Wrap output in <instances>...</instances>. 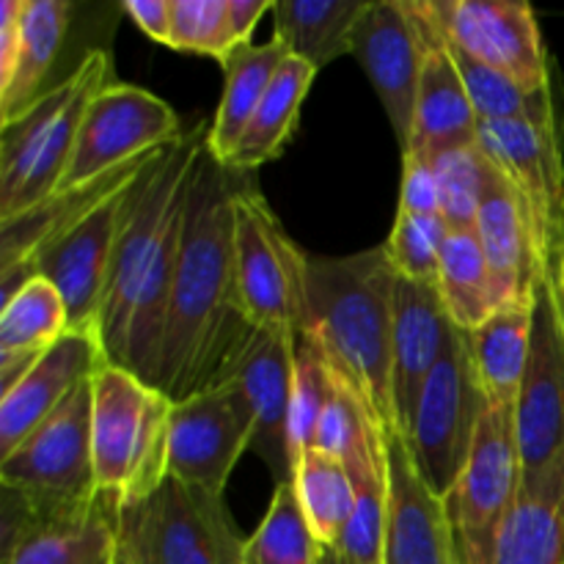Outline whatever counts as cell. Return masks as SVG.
I'll use <instances>...</instances> for the list:
<instances>
[{
  "label": "cell",
  "instance_id": "1",
  "mask_svg": "<svg viewBox=\"0 0 564 564\" xmlns=\"http://www.w3.org/2000/svg\"><path fill=\"white\" fill-rule=\"evenodd\" d=\"M251 174L224 165L209 147L198 160L158 375L171 402L224 386L257 334L235 279V196Z\"/></svg>",
  "mask_w": 564,
  "mask_h": 564
},
{
  "label": "cell",
  "instance_id": "2",
  "mask_svg": "<svg viewBox=\"0 0 564 564\" xmlns=\"http://www.w3.org/2000/svg\"><path fill=\"white\" fill-rule=\"evenodd\" d=\"M207 147L209 124H198L154 163L116 246L94 325L108 367L127 369L154 389L187 196Z\"/></svg>",
  "mask_w": 564,
  "mask_h": 564
},
{
  "label": "cell",
  "instance_id": "3",
  "mask_svg": "<svg viewBox=\"0 0 564 564\" xmlns=\"http://www.w3.org/2000/svg\"><path fill=\"white\" fill-rule=\"evenodd\" d=\"M394 284L386 246L350 257H308L306 325L325 364L386 441L400 435L394 408Z\"/></svg>",
  "mask_w": 564,
  "mask_h": 564
},
{
  "label": "cell",
  "instance_id": "4",
  "mask_svg": "<svg viewBox=\"0 0 564 564\" xmlns=\"http://www.w3.org/2000/svg\"><path fill=\"white\" fill-rule=\"evenodd\" d=\"M108 53L91 50L31 110L0 124V224L58 191L88 105L108 86Z\"/></svg>",
  "mask_w": 564,
  "mask_h": 564
},
{
  "label": "cell",
  "instance_id": "5",
  "mask_svg": "<svg viewBox=\"0 0 564 564\" xmlns=\"http://www.w3.org/2000/svg\"><path fill=\"white\" fill-rule=\"evenodd\" d=\"M174 402L147 380L119 367L94 375L91 455L97 490L121 505L152 496L169 479V435Z\"/></svg>",
  "mask_w": 564,
  "mask_h": 564
},
{
  "label": "cell",
  "instance_id": "6",
  "mask_svg": "<svg viewBox=\"0 0 564 564\" xmlns=\"http://www.w3.org/2000/svg\"><path fill=\"white\" fill-rule=\"evenodd\" d=\"M154 163L143 174H138L130 185L105 198L80 224L64 231L44 251H39L31 262L20 264V268L0 270V306L39 275V279H47L61 292L66 312H69L72 330H94L116 246H119L127 218H130Z\"/></svg>",
  "mask_w": 564,
  "mask_h": 564
},
{
  "label": "cell",
  "instance_id": "7",
  "mask_svg": "<svg viewBox=\"0 0 564 564\" xmlns=\"http://www.w3.org/2000/svg\"><path fill=\"white\" fill-rule=\"evenodd\" d=\"M306 270L308 257L248 176L235 196V279L248 323L257 330L303 334Z\"/></svg>",
  "mask_w": 564,
  "mask_h": 564
},
{
  "label": "cell",
  "instance_id": "8",
  "mask_svg": "<svg viewBox=\"0 0 564 564\" xmlns=\"http://www.w3.org/2000/svg\"><path fill=\"white\" fill-rule=\"evenodd\" d=\"M521 474L516 408L488 405L479 419L466 468L455 488L444 496L457 562L494 564L501 529L516 505Z\"/></svg>",
  "mask_w": 564,
  "mask_h": 564
},
{
  "label": "cell",
  "instance_id": "9",
  "mask_svg": "<svg viewBox=\"0 0 564 564\" xmlns=\"http://www.w3.org/2000/svg\"><path fill=\"white\" fill-rule=\"evenodd\" d=\"M488 405L474 367L468 330L452 328L449 345L424 386L411 430L402 435L419 474L438 499L460 479Z\"/></svg>",
  "mask_w": 564,
  "mask_h": 564
},
{
  "label": "cell",
  "instance_id": "10",
  "mask_svg": "<svg viewBox=\"0 0 564 564\" xmlns=\"http://www.w3.org/2000/svg\"><path fill=\"white\" fill-rule=\"evenodd\" d=\"M91 400L94 378H88L11 455L0 457V488L25 496L39 516L86 505L97 494Z\"/></svg>",
  "mask_w": 564,
  "mask_h": 564
},
{
  "label": "cell",
  "instance_id": "11",
  "mask_svg": "<svg viewBox=\"0 0 564 564\" xmlns=\"http://www.w3.org/2000/svg\"><path fill=\"white\" fill-rule=\"evenodd\" d=\"M477 147L516 193L543 264L564 246L562 132L529 121H479Z\"/></svg>",
  "mask_w": 564,
  "mask_h": 564
},
{
  "label": "cell",
  "instance_id": "12",
  "mask_svg": "<svg viewBox=\"0 0 564 564\" xmlns=\"http://www.w3.org/2000/svg\"><path fill=\"white\" fill-rule=\"evenodd\" d=\"M180 138V119L169 102L147 88L108 83L88 105L69 169L55 193L77 191Z\"/></svg>",
  "mask_w": 564,
  "mask_h": 564
},
{
  "label": "cell",
  "instance_id": "13",
  "mask_svg": "<svg viewBox=\"0 0 564 564\" xmlns=\"http://www.w3.org/2000/svg\"><path fill=\"white\" fill-rule=\"evenodd\" d=\"M435 31L529 91L551 88L549 53L538 17L516 0H419Z\"/></svg>",
  "mask_w": 564,
  "mask_h": 564
},
{
  "label": "cell",
  "instance_id": "14",
  "mask_svg": "<svg viewBox=\"0 0 564 564\" xmlns=\"http://www.w3.org/2000/svg\"><path fill=\"white\" fill-rule=\"evenodd\" d=\"M253 416L240 386L224 383L174 402L169 435V477L191 490L224 499L237 460L251 449Z\"/></svg>",
  "mask_w": 564,
  "mask_h": 564
},
{
  "label": "cell",
  "instance_id": "15",
  "mask_svg": "<svg viewBox=\"0 0 564 564\" xmlns=\"http://www.w3.org/2000/svg\"><path fill=\"white\" fill-rule=\"evenodd\" d=\"M516 433L523 471L545 466L564 449V325L554 264L534 290L532 347L516 402Z\"/></svg>",
  "mask_w": 564,
  "mask_h": 564
},
{
  "label": "cell",
  "instance_id": "16",
  "mask_svg": "<svg viewBox=\"0 0 564 564\" xmlns=\"http://www.w3.org/2000/svg\"><path fill=\"white\" fill-rule=\"evenodd\" d=\"M352 55L383 102L400 149L411 143L424 42L405 0H369L352 33Z\"/></svg>",
  "mask_w": 564,
  "mask_h": 564
},
{
  "label": "cell",
  "instance_id": "17",
  "mask_svg": "<svg viewBox=\"0 0 564 564\" xmlns=\"http://www.w3.org/2000/svg\"><path fill=\"white\" fill-rule=\"evenodd\" d=\"M226 383L240 386L251 408V452L262 457L275 485H290L295 479V460L290 452L295 336L290 330H257Z\"/></svg>",
  "mask_w": 564,
  "mask_h": 564
},
{
  "label": "cell",
  "instance_id": "18",
  "mask_svg": "<svg viewBox=\"0 0 564 564\" xmlns=\"http://www.w3.org/2000/svg\"><path fill=\"white\" fill-rule=\"evenodd\" d=\"M121 549L138 564H218L196 494L174 477L147 499L121 505Z\"/></svg>",
  "mask_w": 564,
  "mask_h": 564
},
{
  "label": "cell",
  "instance_id": "19",
  "mask_svg": "<svg viewBox=\"0 0 564 564\" xmlns=\"http://www.w3.org/2000/svg\"><path fill=\"white\" fill-rule=\"evenodd\" d=\"M424 42L422 77H419L416 116H413L411 143L402 154L435 160L452 149L474 147L479 132V116L466 91L460 72L446 50L444 39L427 20L419 0H405Z\"/></svg>",
  "mask_w": 564,
  "mask_h": 564
},
{
  "label": "cell",
  "instance_id": "20",
  "mask_svg": "<svg viewBox=\"0 0 564 564\" xmlns=\"http://www.w3.org/2000/svg\"><path fill=\"white\" fill-rule=\"evenodd\" d=\"M102 367H108V361L97 330H69L55 341L31 372L0 397V457L11 455L44 419L64 405L83 380L94 378Z\"/></svg>",
  "mask_w": 564,
  "mask_h": 564
},
{
  "label": "cell",
  "instance_id": "21",
  "mask_svg": "<svg viewBox=\"0 0 564 564\" xmlns=\"http://www.w3.org/2000/svg\"><path fill=\"white\" fill-rule=\"evenodd\" d=\"M383 564H460L444 512L430 490L405 438H389V521Z\"/></svg>",
  "mask_w": 564,
  "mask_h": 564
},
{
  "label": "cell",
  "instance_id": "22",
  "mask_svg": "<svg viewBox=\"0 0 564 564\" xmlns=\"http://www.w3.org/2000/svg\"><path fill=\"white\" fill-rule=\"evenodd\" d=\"M438 286L397 275L394 284V408L400 435L411 430L430 375L438 367L452 336Z\"/></svg>",
  "mask_w": 564,
  "mask_h": 564
},
{
  "label": "cell",
  "instance_id": "23",
  "mask_svg": "<svg viewBox=\"0 0 564 564\" xmlns=\"http://www.w3.org/2000/svg\"><path fill=\"white\" fill-rule=\"evenodd\" d=\"M121 499L97 490L86 505L39 516L0 564H119Z\"/></svg>",
  "mask_w": 564,
  "mask_h": 564
},
{
  "label": "cell",
  "instance_id": "24",
  "mask_svg": "<svg viewBox=\"0 0 564 564\" xmlns=\"http://www.w3.org/2000/svg\"><path fill=\"white\" fill-rule=\"evenodd\" d=\"M485 259H488L490 279H494L499 306L532 301L545 268L534 248L532 231H529L523 209L518 204L516 193L507 187L496 171V180L479 207L477 226H474Z\"/></svg>",
  "mask_w": 564,
  "mask_h": 564
},
{
  "label": "cell",
  "instance_id": "25",
  "mask_svg": "<svg viewBox=\"0 0 564 564\" xmlns=\"http://www.w3.org/2000/svg\"><path fill=\"white\" fill-rule=\"evenodd\" d=\"M494 564H564V449L521 474Z\"/></svg>",
  "mask_w": 564,
  "mask_h": 564
},
{
  "label": "cell",
  "instance_id": "26",
  "mask_svg": "<svg viewBox=\"0 0 564 564\" xmlns=\"http://www.w3.org/2000/svg\"><path fill=\"white\" fill-rule=\"evenodd\" d=\"M165 152H149L143 158H135L132 163L121 165V169L102 174L99 180L88 182V185L77 187V191L55 193L47 202L36 204L28 213L17 215V218L3 220L0 224V270L20 268L28 264L39 251L50 246L53 240H58L64 231H69L72 226L80 224L91 209H97L99 204L108 196H113L116 191H121L124 185H130L138 174L149 169L160 154Z\"/></svg>",
  "mask_w": 564,
  "mask_h": 564
},
{
  "label": "cell",
  "instance_id": "27",
  "mask_svg": "<svg viewBox=\"0 0 564 564\" xmlns=\"http://www.w3.org/2000/svg\"><path fill=\"white\" fill-rule=\"evenodd\" d=\"M69 17L72 6L64 0H22L14 58L0 69V124L31 110L50 91L44 80L64 47Z\"/></svg>",
  "mask_w": 564,
  "mask_h": 564
},
{
  "label": "cell",
  "instance_id": "28",
  "mask_svg": "<svg viewBox=\"0 0 564 564\" xmlns=\"http://www.w3.org/2000/svg\"><path fill=\"white\" fill-rule=\"evenodd\" d=\"M286 58H290L286 47L273 39L268 44H240L220 61L226 72V88L209 124V152L220 163L231 158L240 138L246 135L253 113Z\"/></svg>",
  "mask_w": 564,
  "mask_h": 564
},
{
  "label": "cell",
  "instance_id": "29",
  "mask_svg": "<svg viewBox=\"0 0 564 564\" xmlns=\"http://www.w3.org/2000/svg\"><path fill=\"white\" fill-rule=\"evenodd\" d=\"M369 0H279L273 3L275 42L292 58L323 69L352 53V33Z\"/></svg>",
  "mask_w": 564,
  "mask_h": 564
},
{
  "label": "cell",
  "instance_id": "30",
  "mask_svg": "<svg viewBox=\"0 0 564 564\" xmlns=\"http://www.w3.org/2000/svg\"><path fill=\"white\" fill-rule=\"evenodd\" d=\"M532 328L534 297L499 308L488 323L468 334L479 386L490 405L516 408L529 364Z\"/></svg>",
  "mask_w": 564,
  "mask_h": 564
},
{
  "label": "cell",
  "instance_id": "31",
  "mask_svg": "<svg viewBox=\"0 0 564 564\" xmlns=\"http://www.w3.org/2000/svg\"><path fill=\"white\" fill-rule=\"evenodd\" d=\"M314 75H317V69L312 64L290 55L281 64L273 83H270L268 94H264L262 105L253 113L246 135L240 138V143H237V149L224 165L240 171H257L259 165L279 158L281 149L290 143L292 132H295L303 99L308 97Z\"/></svg>",
  "mask_w": 564,
  "mask_h": 564
},
{
  "label": "cell",
  "instance_id": "32",
  "mask_svg": "<svg viewBox=\"0 0 564 564\" xmlns=\"http://www.w3.org/2000/svg\"><path fill=\"white\" fill-rule=\"evenodd\" d=\"M438 295L444 301L452 325L460 330H477L499 312L488 259L474 231H449L441 251Z\"/></svg>",
  "mask_w": 564,
  "mask_h": 564
},
{
  "label": "cell",
  "instance_id": "33",
  "mask_svg": "<svg viewBox=\"0 0 564 564\" xmlns=\"http://www.w3.org/2000/svg\"><path fill=\"white\" fill-rule=\"evenodd\" d=\"M444 44L449 50L452 61H455L457 72H460L463 83H466V91L471 97L479 121H529V124L545 127V130H560L554 91L551 88L529 91L521 83L490 69L488 64L471 58V55L463 53L460 47L449 44L446 39Z\"/></svg>",
  "mask_w": 564,
  "mask_h": 564
},
{
  "label": "cell",
  "instance_id": "34",
  "mask_svg": "<svg viewBox=\"0 0 564 564\" xmlns=\"http://www.w3.org/2000/svg\"><path fill=\"white\" fill-rule=\"evenodd\" d=\"M295 494L303 518L319 545H336L356 507L350 468L334 455L308 449L295 466Z\"/></svg>",
  "mask_w": 564,
  "mask_h": 564
},
{
  "label": "cell",
  "instance_id": "35",
  "mask_svg": "<svg viewBox=\"0 0 564 564\" xmlns=\"http://www.w3.org/2000/svg\"><path fill=\"white\" fill-rule=\"evenodd\" d=\"M356 507L334 549L352 564H383L389 521V441L378 444L367 460L350 468Z\"/></svg>",
  "mask_w": 564,
  "mask_h": 564
},
{
  "label": "cell",
  "instance_id": "36",
  "mask_svg": "<svg viewBox=\"0 0 564 564\" xmlns=\"http://www.w3.org/2000/svg\"><path fill=\"white\" fill-rule=\"evenodd\" d=\"M72 330L61 292L47 279H31L0 306V358L42 356Z\"/></svg>",
  "mask_w": 564,
  "mask_h": 564
},
{
  "label": "cell",
  "instance_id": "37",
  "mask_svg": "<svg viewBox=\"0 0 564 564\" xmlns=\"http://www.w3.org/2000/svg\"><path fill=\"white\" fill-rule=\"evenodd\" d=\"M317 551L319 543L297 505L295 485H275L268 516L242 545L246 564H317Z\"/></svg>",
  "mask_w": 564,
  "mask_h": 564
},
{
  "label": "cell",
  "instance_id": "38",
  "mask_svg": "<svg viewBox=\"0 0 564 564\" xmlns=\"http://www.w3.org/2000/svg\"><path fill=\"white\" fill-rule=\"evenodd\" d=\"M441 191V215L455 231H474L485 196L496 180V169L488 163L482 149H452L433 160Z\"/></svg>",
  "mask_w": 564,
  "mask_h": 564
},
{
  "label": "cell",
  "instance_id": "39",
  "mask_svg": "<svg viewBox=\"0 0 564 564\" xmlns=\"http://www.w3.org/2000/svg\"><path fill=\"white\" fill-rule=\"evenodd\" d=\"M334 391V372L325 364L323 352L317 350L306 334L295 336V383H292V408H290V452L292 460H301L308 449H314L319 419Z\"/></svg>",
  "mask_w": 564,
  "mask_h": 564
},
{
  "label": "cell",
  "instance_id": "40",
  "mask_svg": "<svg viewBox=\"0 0 564 564\" xmlns=\"http://www.w3.org/2000/svg\"><path fill=\"white\" fill-rule=\"evenodd\" d=\"M449 231L444 215L397 213L394 229L383 242L397 275L416 284H438L441 251Z\"/></svg>",
  "mask_w": 564,
  "mask_h": 564
},
{
  "label": "cell",
  "instance_id": "41",
  "mask_svg": "<svg viewBox=\"0 0 564 564\" xmlns=\"http://www.w3.org/2000/svg\"><path fill=\"white\" fill-rule=\"evenodd\" d=\"M378 444H386V435L375 427L356 397L334 375V391H330V400L319 419L314 449L339 457L347 468H352L367 460V455Z\"/></svg>",
  "mask_w": 564,
  "mask_h": 564
},
{
  "label": "cell",
  "instance_id": "42",
  "mask_svg": "<svg viewBox=\"0 0 564 564\" xmlns=\"http://www.w3.org/2000/svg\"><path fill=\"white\" fill-rule=\"evenodd\" d=\"M171 50L224 61L237 47L229 0H171Z\"/></svg>",
  "mask_w": 564,
  "mask_h": 564
},
{
  "label": "cell",
  "instance_id": "43",
  "mask_svg": "<svg viewBox=\"0 0 564 564\" xmlns=\"http://www.w3.org/2000/svg\"><path fill=\"white\" fill-rule=\"evenodd\" d=\"M402 196L397 213L405 215H441V191L433 160L402 154Z\"/></svg>",
  "mask_w": 564,
  "mask_h": 564
},
{
  "label": "cell",
  "instance_id": "44",
  "mask_svg": "<svg viewBox=\"0 0 564 564\" xmlns=\"http://www.w3.org/2000/svg\"><path fill=\"white\" fill-rule=\"evenodd\" d=\"M202 505L204 516H207L209 529H213V538H215V549H218V564H246V554H242V545L246 540L237 534L235 521H231L229 510H226L224 499L220 496H207V494H198L193 490Z\"/></svg>",
  "mask_w": 564,
  "mask_h": 564
},
{
  "label": "cell",
  "instance_id": "45",
  "mask_svg": "<svg viewBox=\"0 0 564 564\" xmlns=\"http://www.w3.org/2000/svg\"><path fill=\"white\" fill-rule=\"evenodd\" d=\"M121 9H124V14L130 17L149 39H154L158 44H165V47H169L171 0H124Z\"/></svg>",
  "mask_w": 564,
  "mask_h": 564
},
{
  "label": "cell",
  "instance_id": "46",
  "mask_svg": "<svg viewBox=\"0 0 564 564\" xmlns=\"http://www.w3.org/2000/svg\"><path fill=\"white\" fill-rule=\"evenodd\" d=\"M264 11H273V3H268V0H229V25L237 47L251 39L253 28L262 20Z\"/></svg>",
  "mask_w": 564,
  "mask_h": 564
},
{
  "label": "cell",
  "instance_id": "47",
  "mask_svg": "<svg viewBox=\"0 0 564 564\" xmlns=\"http://www.w3.org/2000/svg\"><path fill=\"white\" fill-rule=\"evenodd\" d=\"M317 564H352V562H347L345 556L334 549V545H319Z\"/></svg>",
  "mask_w": 564,
  "mask_h": 564
},
{
  "label": "cell",
  "instance_id": "48",
  "mask_svg": "<svg viewBox=\"0 0 564 564\" xmlns=\"http://www.w3.org/2000/svg\"><path fill=\"white\" fill-rule=\"evenodd\" d=\"M554 270H556V286H560V297H562V303H564V246H562V251L556 253Z\"/></svg>",
  "mask_w": 564,
  "mask_h": 564
},
{
  "label": "cell",
  "instance_id": "49",
  "mask_svg": "<svg viewBox=\"0 0 564 564\" xmlns=\"http://www.w3.org/2000/svg\"><path fill=\"white\" fill-rule=\"evenodd\" d=\"M119 564H138L135 560H132V556L130 554H127V551L124 549H121L119 551Z\"/></svg>",
  "mask_w": 564,
  "mask_h": 564
},
{
  "label": "cell",
  "instance_id": "50",
  "mask_svg": "<svg viewBox=\"0 0 564 564\" xmlns=\"http://www.w3.org/2000/svg\"><path fill=\"white\" fill-rule=\"evenodd\" d=\"M556 292H560V286H556ZM560 308H562V325H564V303H562V297H560Z\"/></svg>",
  "mask_w": 564,
  "mask_h": 564
}]
</instances>
